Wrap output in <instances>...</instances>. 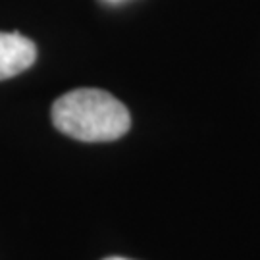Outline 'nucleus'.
<instances>
[{"label":"nucleus","instance_id":"obj_1","mask_svg":"<svg viewBox=\"0 0 260 260\" xmlns=\"http://www.w3.org/2000/svg\"><path fill=\"white\" fill-rule=\"evenodd\" d=\"M52 123L58 131L85 143H104L123 137L131 125L127 108L101 89H75L52 104Z\"/></svg>","mask_w":260,"mask_h":260},{"label":"nucleus","instance_id":"obj_2","mask_svg":"<svg viewBox=\"0 0 260 260\" xmlns=\"http://www.w3.org/2000/svg\"><path fill=\"white\" fill-rule=\"evenodd\" d=\"M37 60V47L19 33L0 31V81L25 72Z\"/></svg>","mask_w":260,"mask_h":260},{"label":"nucleus","instance_id":"obj_3","mask_svg":"<svg viewBox=\"0 0 260 260\" xmlns=\"http://www.w3.org/2000/svg\"><path fill=\"white\" fill-rule=\"evenodd\" d=\"M106 260H127V258H118V256H114V258H106Z\"/></svg>","mask_w":260,"mask_h":260}]
</instances>
